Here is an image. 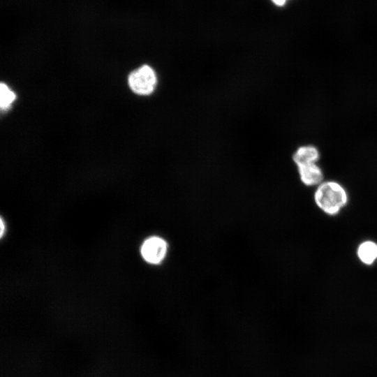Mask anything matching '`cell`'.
I'll return each instance as SVG.
<instances>
[{"mask_svg":"<svg viewBox=\"0 0 377 377\" xmlns=\"http://www.w3.org/2000/svg\"><path fill=\"white\" fill-rule=\"evenodd\" d=\"M301 182L306 186H318L323 181V172L316 163H304L297 165Z\"/></svg>","mask_w":377,"mask_h":377,"instance_id":"obj_4","label":"cell"},{"mask_svg":"<svg viewBox=\"0 0 377 377\" xmlns=\"http://www.w3.org/2000/svg\"><path fill=\"white\" fill-rule=\"evenodd\" d=\"M0 91L1 108L2 110H6L10 106L11 103L15 99V94L4 83L1 84Z\"/></svg>","mask_w":377,"mask_h":377,"instance_id":"obj_7","label":"cell"},{"mask_svg":"<svg viewBox=\"0 0 377 377\" xmlns=\"http://www.w3.org/2000/svg\"><path fill=\"white\" fill-rule=\"evenodd\" d=\"M157 75L149 65H142L132 71L128 76L131 89L140 96H148L154 92L157 85Z\"/></svg>","mask_w":377,"mask_h":377,"instance_id":"obj_2","label":"cell"},{"mask_svg":"<svg viewBox=\"0 0 377 377\" xmlns=\"http://www.w3.org/2000/svg\"><path fill=\"white\" fill-rule=\"evenodd\" d=\"M313 199L316 206L325 214L336 216L347 205L348 195L340 183L330 180L317 186Z\"/></svg>","mask_w":377,"mask_h":377,"instance_id":"obj_1","label":"cell"},{"mask_svg":"<svg viewBox=\"0 0 377 377\" xmlns=\"http://www.w3.org/2000/svg\"><path fill=\"white\" fill-rule=\"evenodd\" d=\"M357 256L363 264L373 265L377 260V243L371 240L362 242L357 249Z\"/></svg>","mask_w":377,"mask_h":377,"instance_id":"obj_6","label":"cell"},{"mask_svg":"<svg viewBox=\"0 0 377 377\" xmlns=\"http://www.w3.org/2000/svg\"><path fill=\"white\" fill-rule=\"evenodd\" d=\"M140 252L146 262L153 265H158L166 256L168 244L164 239L160 237H150L143 242Z\"/></svg>","mask_w":377,"mask_h":377,"instance_id":"obj_3","label":"cell"},{"mask_svg":"<svg viewBox=\"0 0 377 377\" xmlns=\"http://www.w3.org/2000/svg\"><path fill=\"white\" fill-rule=\"evenodd\" d=\"M275 4L278 6L283 5L287 0H272Z\"/></svg>","mask_w":377,"mask_h":377,"instance_id":"obj_9","label":"cell"},{"mask_svg":"<svg viewBox=\"0 0 377 377\" xmlns=\"http://www.w3.org/2000/svg\"><path fill=\"white\" fill-rule=\"evenodd\" d=\"M320 158L318 148L312 145L300 146L293 155L295 165L317 163Z\"/></svg>","mask_w":377,"mask_h":377,"instance_id":"obj_5","label":"cell"},{"mask_svg":"<svg viewBox=\"0 0 377 377\" xmlns=\"http://www.w3.org/2000/svg\"><path fill=\"white\" fill-rule=\"evenodd\" d=\"M4 230H5V226H4L3 221V219H1V232H0V235H1V237H3V232H4Z\"/></svg>","mask_w":377,"mask_h":377,"instance_id":"obj_8","label":"cell"}]
</instances>
